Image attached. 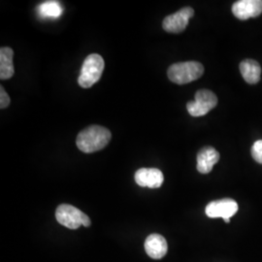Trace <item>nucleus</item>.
Wrapping results in <instances>:
<instances>
[{"mask_svg": "<svg viewBox=\"0 0 262 262\" xmlns=\"http://www.w3.org/2000/svg\"><path fill=\"white\" fill-rule=\"evenodd\" d=\"M111 132L100 125H91L81 131L76 144L78 149L84 154H92L104 149L111 140Z\"/></svg>", "mask_w": 262, "mask_h": 262, "instance_id": "1", "label": "nucleus"}, {"mask_svg": "<svg viewBox=\"0 0 262 262\" xmlns=\"http://www.w3.org/2000/svg\"><path fill=\"white\" fill-rule=\"evenodd\" d=\"M204 73V66L197 61H186L172 64L168 68L169 80L175 84H185L198 80Z\"/></svg>", "mask_w": 262, "mask_h": 262, "instance_id": "2", "label": "nucleus"}, {"mask_svg": "<svg viewBox=\"0 0 262 262\" xmlns=\"http://www.w3.org/2000/svg\"><path fill=\"white\" fill-rule=\"evenodd\" d=\"M104 59L98 54L86 56L78 79L79 84L84 89H90L97 83L103 73Z\"/></svg>", "mask_w": 262, "mask_h": 262, "instance_id": "3", "label": "nucleus"}, {"mask_svg": "<svg viewBox=\"0 0 262 262\" xmlns=\"http://www.w3.org/2000/svg\"><path fill=\"white\" fill-rule=\"evenodd\" d=\"M56 219L63 226L69 229H77L81 225L84 227L91 226V220L81 210L69 204H61L57 207Z\"/></svg>", "mask_w": 262, "mask_h": 262, "instance_id": "4", "label": "nucleus"}, {"mask_svg": "<svg viewBox=\"0 0 262 262\" xmlns=\"http://www.w3.org/2000/svg\"><path fill=\"white\" fill-rule=\"evenodd\" d=\"M217 104V97L209 90H200L195 94L194 101L187 104V112L192 117H202L214 109Z\"/></svg>", "mask_w": 262, "mask_h": 262, "instance_id": "5", "label": "nucleus"}, {"mask_svg": "<svg viewBox=\"0 0 262 262\" xmlns=\"http://www.w3.org/2000/svg\"><path fill=\"white\" fill-rule=\"evenodd\" d=\"M238 204L231 198H224L221 200L213 201L206 206L205 212L209 217H223L225 223L230 222V217L238 212Z\"/></svg>", "mask_w": 262, "mask_h": 262, "instance_id": "6", "label": "nucleus"}, {"mask_svg": "<svg viewBox=\"0 0 262 262\" xmlns=\"http://www.w3.org/2000/svg\"><path fill=\"white\" fill-rule=\"evenodd\" d=\"M193 15L194 10L191 7H185L163 19L162 28L169 33H181L187 28L188 21Z\"/></svg>", "mask_w": 262, "mask_h": 262, "instance_id": "7", "label": "nucleus"}, {"mask_svg": "<svg viewBox=\"0 0 262 262\" xmlns=\"http://www.w3.org/2000/svg\"><path fill=\"white\" fill-rule=\"evenodd\" d=\"M232 13L237 19L256 18L262 13L261 0H239L232 5Z\"/></svg>", "mask_w": 262, "mask_h": 262, "instance_id": "8", "label": "nucleus"}, {"mask_svg": "<svg viewBox=\"0 0 262 262\" xmlns=\"http://www.w3.org/2000/svg\"><path fill=\"white\" fill-rule=\"evenodd\" d=\"M135 182L138 186L150 188H159L162 186L164 177L158 168H141L135 173Z\"/></svg>", "mask_w": 262, "mask_h": 262, "instance_id": "9", "label": "nucleus"}, {"mask_svg": "<svg viewBox=\"0 0 262 262\" xmlns=\"http://www.w3.org/2000/svg\"><path fill=\"white\" fill-rule=\"evenodd\" d=\"M219 160L220 154L213 147L202 148L197 154L196 168L198 172L201 174L210 173Z\"/></svg>", "mask_w": 262, "mask_h": 262, "instance_id": "10", "label": "nucleus"}, {"mask_svg": "<svg viewBox=\"0 0 262 262\" xmlns=\"http://www.w3.org/2000/svg\"><path fill=\"white\" fill-rule=\"evenodd\" d=\"M145 250L152 259H161L168 251V245L163 236L151 234L146 239Z\"/></svg>", "mask_w": 262, "mask_h": 262, "instance_id": "11", "label": "nucleus"}, {"mask_svg": "<svg viewBox=\"0 0 262 262\" xmlns=\"http://www.w3.org/2000/svg\"><path fill=\"white\" fill-rule=\"evenodd\" d=\"M240 71L244 80L249 84H256L260 80L261 67L253 59H245L240 63Z\"/></svg>", "mask_w": 262, "mask_h": 262, "instance_id": "12", "label": "nucleus"}, {"mask_svg": "<svg viewBox=\"0 0 262 262\" xmlns=\"http://www.w3.org/2000/svg\"><path fill=\"white\" fill-rule=\"evenodd\" d=\"M14 52L9 47H2L0 49V79L8 80L14 75L13 66Z\"/></svg>", "mask_w": 262, "mask_h": 262, "instance_id": "13", "label": "nucleus"}, {"mask_svg": "<svg viewBox=\"0 0 262 262\" xmlns=\"http://www.w3.org/2000/svg\"><path fill=\"white\" fill-rule=\"evenodd\" d=\"M38 12L44 18L56 19L62 14V8L57 1H45L38 7Z\"/></svg>", "mask_w": 262, "mask_h": 262, "instance_id": "14", "label": "nucleus"}, {"mask_svg": "<svg viewBox=\"0 0 262 262\" xmlns=\"http://www.w3.org/2000/svg\"><path fill=\"white\" fill-rule=\"evenodd\" d=\"M252 157L253 159L262 164V140L256 141L252 147Z\"/></svg>", "mask_w": 262, "mask_h": 262, "instance_id": "15", "label": "nucleus"}, {"mask_svg": "<svg viewBox=\"0 0 262 262\" xmlns=\"http://www.w3.org/2000/svg\"><path fill=\"white\" fill-rule=\"evenodd\" d=\"M10 102V96L8 94L6 93V91L4 90V88L1 85L0 86V108L1 109H5L9 106Z\"/></svg>", "mask_w": 262, "mask_h": 262, "instance_id": "16", "label": "nucleus"}]
</instances>
